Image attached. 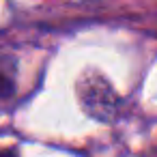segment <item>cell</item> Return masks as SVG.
Returning <instances> with one entry per match:
<instances>
[{"label": "cell", "instance_id": "obj_3", "mask_svg": "<svg viewBox=\"0 0 157 157\" xmlns=\"http://www.w3.org/2000/svg\"><path fill=\"white\" fill-rule=\"evenodd\" d=\"M0 157H20L15 148H0Z\"/></svg>", "mask_w": 157, "mask_h": 157}, {"label": "cell", "instance_id": "obj_2", "mask_svg": "<svg viewBox=\"0 0 157 157\" xmlns=\"http://www.w3.org/2000/svg\"><path fill=\"white\" fill-rule=\"evenodd\" d=\"M17 93V60L0 54V112H5Z\"/></svg>", "mask_w": 157, "mask_h": 157}, {"label": "cell", "instance_id": "obj_1", "mask_svg": "<svg viewBox=\"0 0 157 157\" xmlns=\"http://www.w3.org/2000/svg\"><path fill=\"white\" fill-rule=\"evenodd\" d=\"M75 93H78V99L84 108V112L97 121H112L118 112V105H121V97L114 93L112 84L99 75V73H84L78 84H75Z\"/></svg>", "mask_w": 157, "mask_h": 157}]
</instances>
